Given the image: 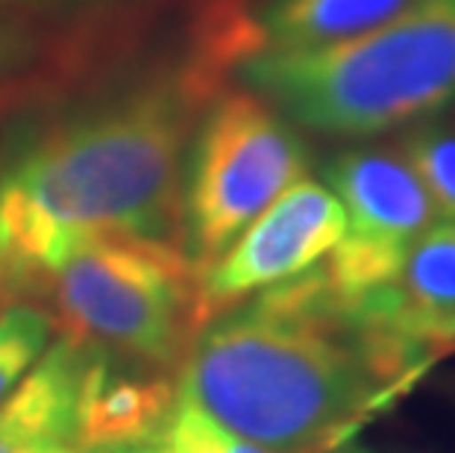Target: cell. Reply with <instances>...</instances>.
I'll return each mask as SVG.
<instances>
[{
	"label": "cell",
	"instance_id": "7",
	"mask_svg": "<svg viewBox=\"0 0 455 453\" xmlns=\"http://www.w3.org/2000/svg\"><path fill=\"white\" fill-rule=\"evenodd\" d=\"M344 206L315 180H299L203 268V306L209 321L267 286L315 268L341 242Z\"/></svg>",
	"mask_w": 455,
	"mask_h": 453
},
{
	"label": "cell",
	"instance_id": "12",
	"mask_svg": "<svg viewBox=\"0 0 455 453\" xmlns=\"http://www.w3.org/2000/svg\"><path fill=\"white\" fill-rule=\"evenodd\" d=\"M53 318L38 303H9L0 312V403L15 392L53 339Z\"/></svg>",
	"mask_w": 455,
	"mask_h": 453
},
{
	"label": "cell",
	"instance_id": "3",
	"mask_svg": "<svg viewBox=\"0 0 455 453\" xmlns=\"http://www.w3.org/2000/svg\"><path fill=\"white\" fill-rule=\"evenodd\" d=\"M232 77L283 118L338 139H371L455 101V0H411L347 42L261 51Z\"/></svg>",
	"mask_w": 455,
	"mask_h": 453
},
{
	"label": "cell",
	"instance_id": "5",
	"mask_svg": "<svg viewBox=\"0 0 455 453\" xmlns=\"http://www.w3.org/2000/svg\"><path fill=\"white\" fill-rule=\"evenodd\" d=\"M306 171L308 153L291 121L253 92L220 89L188 142L182 247L209 268Z\"/></svg>",
	"mask_w": 455,
	"mask_h": 453
},
{
	"label": "cell",
	"instance_id": "17",
	"mask_svg": "<svg viewBox=\"0 0 455 453\" xmlns=\"http://www.w3.org/2000/svg\"><path fill=\"white\" fill-rule=\"evenodd\" d=\"M220 450H224V453H274V450H267V448L253 445V441H244V439L232 436V433H227V430H220Z\"/></svg>",
	"mask_w": 455,
	"mask_h": 453
},
{
	"label": "cell",
	"instance_id": "11",
	"mask_svg": "<svg viewBox=\"0 0 455 453\" xmlns=\"http://www.w3.org/2000/svg\"><path fill=\"white\" fill-rule=\"evenodd\" d=\"M394 288L405 310L455 348V221H435L414 242Z\"/></svg>",
	"mask_w": 455,
	"mask_h": 453
},
{
	"label": "cell",
	"instance_id": "13",
	"mask_svg": "<svg viewBox=\"0 0 455 453\" xmlns=\"http://www.w3.org/2000/svg\"><path fill=\"white\" fill-rule=\"evenodd\" d=\"M400 150L429 191L438 215L455 221V130L423 124L405 136Z\"/></svg>",
	"mask_w": 455,
	"mask_h": 453
},
{
	"label": "cell",
	"instance_id": "6",
	"mask_svg": "<svg viewBox=\"0 0 455 453\" xmlns=\"http://www.w3.org/2000/svg\"><path fill=\"white\" fill-rule=\"evenodd\" d=\"M347 230L323 263L344 306L394 286L414 242L438 221L429 191L400 148H353L323 168Z\"/></svg>",
	"mask_w": 455,
	"mask_h": 453
},
{
	"label": "cell",
	"instance_id": "4",
	"mask_svg": "<svg viewBox=\"0 0 455 453\" xmlns=\"http://www.w3.org/2000/svg\"><path fill=\"white\" fill-rule=\"evenodd\" d=\"M47 301L60 339L173 374L209 324L203 268L162 239L85 242L56 271Z\"/></svg>",
	"mask_w": 455,
	"mask_h": 453
},
{
	"label": "cell",
	"instance_id": "20",
	"mask_svg": "<svg viewBox=\"0 0 455 453\" xmlns=\"http://www.w3.org/2000/svg\"><path fill=\"white\" fill-rule=\"evenodd\" d=\"M62 453H76V450H74V448H71V450H62Z\"/></svg>",
	"mask_w": 455,
	"mask_h": 453
},
{
	"label": "cell",
	"instance_id": "18",
	"mask_svg": "<svg viewBox=\"0 0 455 453\" xmlns=\"http://www.w3.org/2000/svg\"><path fill=\"white\" fill-rule=\"evenodd\" d=\"M109 453H168V448H164L162 441H148V445H132V448L109 450Z\"/></svg>",
	"mask_w": 455,
	"mask_h": 453
},
{
	"label": "cell",
	"instance_id": "16",
	"mask_svg": "<svg viewBox=\"0 0 455 453\" xmlns=\"http://www.w3.org/2000/svg\"><path fill=\"white\" fill-rule=\"evenodd\" d=\"M127 0H0V9L27 12L38 18H68V15H98Z\"/></svg>",
	"mask_w": 455,
	"mask_h": 453
},
{
	"label": "cell",
	"instance_id": "2",
	"mask_svg": "<svg viewBox=\"0 0 455 453\" xmlns=\"http://www.w3.org/2000/svg\"><path fill=\"white\" fill-rule=\"evenodd\" d=\"M177 394L274 453H332L394 398L321 263L212 318L180 365Z\"/></svg>",
	"mask_w": 455,
	"mask_h": 453
},
{
	"label": "cell",
	"instance_id": "10",
	"mask_svg": "<svg viewBox=\"0 0 455 453\" xmlns=\"http://www.w3.org/2000/svg\"><path fill=\"white\" fill-rule=\"evenodd\" d=\"M411 0H265L247 9L253 53L315 51L355 38L403 12Z\"/></svg>",
	"mask_w": 455,
	"mask_h": 453
},
{
	"label": "cell",
	"instance_id": "1",
	"mask_svg": "<svg viewBox=\"0 0 455 453\" xmlns=\"http://www.w3.org/2000/svg\"><path fill=\"white\" fill-rule=\"evenodd\" d=\"M227 77L188 33L180 56L21 130L0 159V303L44 306L56 271L94 239L182 245L188 142Z\"/></svg>",
	"mask_w": 455,
	"mask_h": 453
},
{
	"label": "cell",
	"instance_id": "8",
	"mask_svg": "<svg viewBox=\"0 0 455 453\" xmlns=\"http://www.w3.org/2000/svg\"><path fill=\"white\" fill-rule=\"evenodd\" d=\"M76 398V453L159 441L177 409V374L89 348Z\"/></svg>",
	"mask_w": 455,
	"mask_h": 453
},
{
	"label": "cell",
	"instance_id": "19",
	"mask_svg": "<svg viewBox=\"0 0 455 453\" xmlns=\"http://www.w3.org/2000/svg\"><path fill=\"white\" fill-rule=\"evenodd\" d=\"M332 453H364V450H355V448H338V450H332Z\"/></svg>",
	"mask_w": 455,
	"mask_h": 453
},
{
	"label": "cell",
	"instance_id": "14",
	"mask_svg": "<svg viewBox=\"0 0 455 453\" xmlns=\"http://www.w3.org/2000/svg\"><path fill=\"white\" fill-rule=\"evenodd\" d=\"M51 42L53 36L38 15L0 9V83L36 69L51 53Z\"/></svg>",
	"mask_w": 455,
	"mask_h": 453
},
{
	"label": "cell",
	"instance_id": "9",
	"mask_svg": "<svg viewBox=\"0 0 455 453\" xmlns=\"http://www.w3.org/2000/svg\"><path fill=\"white\" fill-rule=\"evenodd\" d=\"M92 351L56 339L0 403V453H62L74 448L76 398Z\"/></svg>",
	"mask_w": 455,
	"mask_h": 453
},
{
	"label": "cell",
	"instance_id": "15",
	"mask_svg": "<svg viewBox=\"0 0 455 453\" xmlns=\"http://www.w3.org/2000/svg\"><path fill=\"white\" fill-rule=\"evenodd\" d=\"M162 445L168 453H224L220 450V430L197 407L177 394V409L162 433Z\"/></svg>",
	"mask_w": 455,
	"mask_h": 453
}]
</instances>
